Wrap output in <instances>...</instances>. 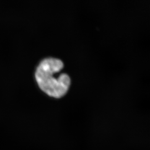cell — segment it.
I'll return each mask as SVG.
<instances>
[{
	"label": "cell",
	"instance_id": "1",
	"mask_svg": "<svg viewBox=\"0 0 150 150\" xmlns=\"http://www.w3.org/2000/svg\"><path fill=\"white\" fill-rule=\"evenodd\" d=\"M64 67V63L57 58L48 57L42 59L35 71V78L40 88L51 96L59 98L63 96L70 85L69 76L62 73L57 78L54 74Z\"/></svg>",
	"mask_w": 150,
	"mask_h": 150
}]
</instances>
